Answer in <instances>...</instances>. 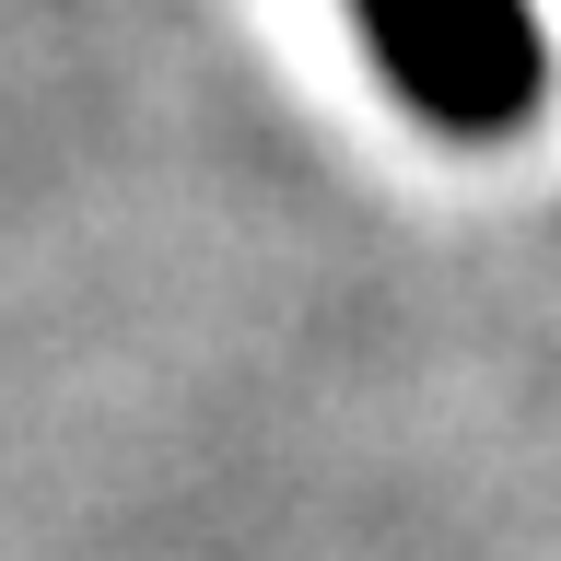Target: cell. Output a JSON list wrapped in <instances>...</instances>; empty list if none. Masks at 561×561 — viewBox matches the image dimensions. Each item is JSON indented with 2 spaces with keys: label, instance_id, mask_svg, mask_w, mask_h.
<instances>
[{
  "label": "cell",
  "instance_id": "cell-1",
  "mask_svg": "<svg viewBox=\"0 0 561 561\" xmlns=\"http://www.w3.org/2000/svg\"><path fill=\"white\" fill-rule=\"evenodd\" d=\"M351 24H363V47L410 117L468 129V140L515 129L550 82V35L526 0H351Z\"/></svg>",
  "mask_w": 561,
  "mask_h": 561
}]
</instances>
